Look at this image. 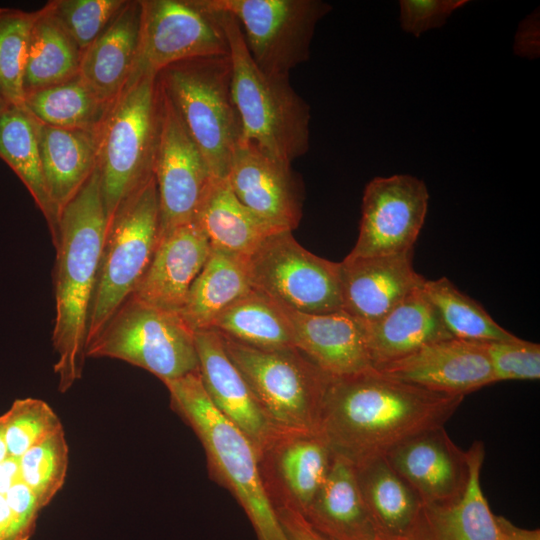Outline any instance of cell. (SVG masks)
Masks as SVG:
<instances>
[{"label":"cell","instance_id":"obj_1","mask_svg":"<svg viewBox=\"0 0 540 540\" xmlns=\"http://www.w3.org/2000/svg\"><path fill=\"white\" fill-rule=\"evenodd\" d=\"M463 396L430 391L371 368L331 377L319 435L333 454L353 465L386 455L423 431L444 426Z\"/></svg>","mask_w":540,"mask_h":540},{"label":"cell","instance_id":"obj_2","mask_svg":"<svg viewBox=\"0 0 540 540\" xmlns=\"http://www.w3.org/2000/svg\"><path fill=\"white\" fill-rule=\"evenodd\" d=\"M106 217L96 170L59 216L54 270L56 315L52 344L58 390L68 391L81 377L88 321L96 286Z\"/></svg>","mask_w":540,"mask_h":540},{"label":"cell","instance_id":"obj_3","mask_svg":"<svg viewBox=\"0 0 540 540\" xmlns=\"http://www.w3.org/2000/svg\"><path fill=\"white\" fill-rule=\"evenodd\" d=\"M163 383L171 408L200 440L209 472L241 505L257 540H289L265 488L255 448L212 404L199 372Z\"/></svg>","mask_w":540,"mask_h":540},{"label":"cell","instance_id":"obj_4","mask_svg":"<svg viewBox=\"0 0 540 540\" xmlns=\"http://www.w3.org/2000/svg\"><path fill=\"white\" fill-rule=\"evenodd\" d=\"M204 11L213 16L228 43L232 96L242 139L288 163L305 155L310 143L308 103L292 88L289 77L269 75L255 64L230 14Z\"/></svg>","mask_w":540,"mask_h":540},{"label":"cell","instance_id":"obj_5","mask_svg":"<svg viewBox=\"0 0 540 540\" xmlns=\"http://www.w3.org/2000/svg\"><path fill=\"white\" fill-rule=\"evenodd\" d=\"M159 133L157 76L126 86L98 134L96 170L106 231L121 205L153 176Z\"/></svg>","mask_w":540,"mask_h":540},{"label":"cell","instance_id":"obj_6","mask_svg":"<svg viewBox=\"0 0 540 540\" xmlns=\"http://www.w3.org/2000/svg\"><path fill=\"white\" fill-rule=\"evenodd\" d=\"M157 81L214 179H226L242 125L231 89L229 56L183 60L163 69Z\"/></svg>","mask_w":540,"mask_h":540},{"label":"cell","instance_id":"obj_7","mask_svg":"<svg viewBox=\"0 0 540 540\" xmlns=\"http://www.w3.org/2000/svg\"><path fill=\"white\" fill-rule=\"evenodd\" d=\"M220 337L226 354L278 434L319 435L331 376L296 348L261 350Z\"/></svg>","mask_w":540,"mask_h":540},{"label":"cell","instance_id":"obj_8","mask_svg":"<svg viewBox=\"0 0 540 540\" xmlns=\"http://www.w3.org/2000/svg\"><path fill=\"white\" fill-rule=\"evenodd\" d=\"M86 357L143 368L162 382L198 371L194 332L178 312L130 295L87 344Z\"/></svg>","mask_w":540,"mask_h":540},{"label":"cell","instance_id":"obj_9","mask_svg":"<svg viewBox=\"0 0 540 540\" xmlns=\"http://www.w3.org/2000/svg\"><path fill=\"white\" fill-rule=\"evenodd\" d=\"M160 239L154 175L118 209L104 239L87 332V344L135 291Z\"/></svg>","mask_w":540,"mask_h":540},{"label":"cell","instance_id":"obj_10","mask_svg":"<svg viewBox=\"0 0 540 540\" xmlns=\"http://www.w3.org/2000/svg\"><path fill=\"white\" fill-rule=\"evenodd\" d=\"M237 22L248 52L265 73L289 77L306 62L317 23L332 6L320 0H190Z\"/></svg>","mask_w":540,"mask_h":540},{"label":"cell","instance_id":"obj_11","mask_svg":"<svg viewBox=\"0 0 540 540\" xmlns=\"http://www.w3.org/2000/svg\"><path fill=\"white\" fill-rule=\"evenodd\" d=\"M249 270L254 288L291 309L309 314L342 310L340 263L311 253L292 231L268 236L249 256Z\"/></svg>","mask_w":540,"mask_h":540},{"label":"cell","instance_id":"obj_12","mask_svg":"<svg viewBox=\"0 0 540 540\" xmlns=\"http://www.w3.org/2000/svg\"><path fill=\"white\" fill-rule=\"evenodd\" d=\"M140 5L138 51L126 86L183 60L228 55L222 28L190 0H140Z\"/></svg>","mask_w":540,"mask_h":540},{"label":"cell","instance_id":"obj_13","mask_svg":"<svg viewBox=\"0 0 540 540\" xmlns=\"http://www.w3.org/2000/svg\"><path fill=\"white\" fill-rule=\"evenodd\" d=\"M158 88L159 133L153 175L159 197L161 237L195 220L214 178L159 84Z\"/></svg>","mask_w":540,"mask_h":540},{"label":"cell","instance_id":"obj_14","mask_svg":"<svg viewBox=\"0 0 540 540\" xmlns=\"http://www.w3.org/2000/svg\"><path fill=\"white\" fill-rule=\"evenodd\" d=\"M429 194L408 174L376 177L365 187L359 234L349 257H374L413 250L424 224Z\"/></svg>","mask_w":540,"mask_h":540},{"label":"cell","instance_id":"obj_15","mask_svg":"<svg viewBox=\"0 0 540 540\" xmlns=\"http://www.w3.org/2000/svg\"><path fill=\"white\" fill-rule=\"evenodd\" d=\"M226 180L236 198L268 224L289 231L298 226L303 187L291 163L241 139L232 154Z\"/></svg>","mask_w":540,"mask_h":540},{"label":"cell","instance_id":"obj_16","mask_svg":"<svg viewBox=\"0 0 540 540\" xmlns=\"http://www.w3.org/2000/svg\"><path fill=\"white\" fill-rule=\"evenodd\" d=\"M466 452L470 477L463 497L449 506L422 505L404 540H540L539 529L520 528L492 512L480 484L483 443L475 441Z\"/></svg>","mask_w":540,"mask_h":540},{"label":"cell","instance_id":"obj_17","mask_svg":"<svg viewBox=\"0 0 540 540\" xmlns=\"http://www.w3.org/2000/svg\"><path fill=\"white\" fill-rule=\"evenodd\" d=\"M380 373L451 396H465L496 383L487 342L451 338L374 367Z\"/></svg>","mask_w":540,"mask_h":540},{"label":"cell","instance_id":"obj_18","mask_svg":"<svg viewBox=\"0 0 540 540\" xmlns=\"http://www.w3.org/2000/svg\"><path fill=\"white\" fill-rule=\"evenodd\" d=\"M385 456L423 505H453L467 489L470 477L467 452L451 440L444 426L410 437Z\"/></svg>","mask_w":540,"mask_h":540},{"label":"cell","instance_id":"obj_19","mask_svg":"<svg viewBox=\"0 0 540 540\" xmlns=\"http://www.w3.org/2000/svg\"><path fill=\"white\" fill-rule=\"evenodd\" d=\"M198 372L215 408L252 443L258 458L280 436L267 420L249 386L225 352L214 330L194 332Z\"/></svg>","mask_w":540,"mask_h":540},{"label":"cell","instance_id":"obj_20","mask_svg":"<svg viewBox=\"0 0 540 540\" xmlns=\"http://www.w3.org/2000/svg\"><path fill=\"white\" fill-rule=\"evenodd\" d=\"M413 250L400 254L349 257L340 263L342 310L363 324L379 320L425 278L412 265Z\"/></svg>","mask_w":540,"mask_h":540},{"label":"cell","instance_id":"obj_21","mask_svg":"<svg viewBox=\"0 0 540 540\" xmlns=\"http://www.w3.org/2000/svg\"><path fill=\"white\" fill-rule=\"evenodd\" d=\"M333 457L320 435H280L259 457L272 504H286L304 514L324 484Z\"/></svg>","mask_w":540,"mask_h":540},{"label":"cell","instance_id":"obj_22","mask_svg":"<svg viewBox=\"0 0 540 540\" xmlns=\"http://www.w3.org/2000/svg\"><path fill=\"white\" fill-rule=\"evenodd\" d=\"M278 303L289 321L295 348L323 372L343 377L373 368L363 324L346 311L309 314Z\"/></svg>","mask_w":540,"mask_h":540},{"label":"cell","instance_id":"obj_23","mask_svg":"<svg viewBox=\"0 0 540 540\" xmlns=\"http://www.w3.org/2000/svg\"><path fill=\"white\" fill-rule=\"evenodd\" d=\"M210 250L208 238L195 220L172 229L160 237L132 295L150 305L179 313Z\"/></svg>","mask_w":540,"mask_h":540},{"label":"cell","instance_id":"obj_24","mask_svg":"<svg viewBox=\"0 0 540 540\" xmlns=\"http://www.w3.org/2000/svg\"><path fill=\"white\" fill-rule=\"evenodd\" d=\"M140 0H127L102 33L82 52L79 76L113 104L132 74L139 45Z\"/></svg>","mask_w":540,"mask_h":540},{"label":"cell","instance_id":"obj_25","mask_svg":"<svg viewBox=\"0 0 540 540\" xmlns=\"http://www.w3.org/2000/svg\"><path fill=\"white\" fill-rule=\"evenodd\" d=\"M363 328L373 368L453 338L421 287L379 320L363 324Z\"/></svg>","mask_w":540,"mask_h":540},{"label":"cell","instance_id":"obj_26","mask_svg":"<svg viewBox=\"0 0 540 540\" xmlns=\"http://www.w3.org/2000/svg\"><path fill=\"white\" fill-rule=\"evenodd\" d=\"M303 515L333 540H382L359 490L354 465L335 454L324 484Z\"/></svg>","mask_w":540,"mask_h":540},{"label":"cell","instance_id":"obj_27","mask_svg":"<svg viewBox=\"0 0 540 540\" xmlns=\"http://www.w3.org/2000/svg\"><path fill=\"white\" fill-rule=\"evenodd\" d=\"M36 129L46 188L60 216L96 167L99 131L59 128L38 121Z\"/></svg>","mask_w":540,"mask_h":540},{"label":"cell","instance_id":"obj_28","mask_svg":"<svg viewBox=\"0 0 540 540\" xmlns=\"http://www.w3.org/2000/svg\"><path fill=\"white\" fill-rule=\"evenodd\" d=\"M364 503L382 540H404L423 503L385 455L354 465Z\"/></svg>","mask_w":540,"mask_h":540},{"label":"cell","instance_id":"obj_29","mask_svg":"<svg viewBox=\"0 0 540 540\" xmlns=\"http://www.w3.org/2000/svg\"><path fill=\"white\" fill-rule=\"evenodd\" d=\"M252 288L249 256L211 249L179 314L193 332L207 330L221 312Z\"/></svg>","mask_w":540,"mask_h":540},{"label":"cell","instance_id":"obj_30","mask_svg":"<svg viewBox=\"0 0 540 540\" xmlns=\"http://www.w3.org/2000/svg\"><path fill=\"white\" fill-rule=\"evenodd\" d=\"M195 221L211 249L250 256L271 234L283 231L245 207L226 179H214L197 211Z\"/></svg>","mask_w":540,"mask_h":540},{"label":"cell","instance_id":"obj_31","mask_svg":"<svg viewBox=\"0 0 540 540\" xmlns=\"http://www.w3.org/2000/svg\"><path fill=\"white\" fill-rule=\"evenodd\" d=\"M0 158L16 173L32 195L56 243L59 212L44 180L35 119L23 105H10L0 117Z\"/></svg>","mask_w":540,"mask_h":540},{"label":"cell","instance_id":"obj_32","mask_svg":"<svg viewBox=\"0 0 540 540\" xmlns=\"http://www.w3.org/2000/svg\"><path fill=\"white\" fill-rule=\"evenodd\" d=\"M209 329L261 350L295 348L289 321L280 304L254 287L221 312Z\"/></svg>","mask_w":540,"mask_h":540},{"label":"cell","instance_id":"obj_33","mask_svg":"<svg viewBox=\"0 0 540 540\" xmlns=\"http://www.w3.org/2000/svg\"><path fill=\"white\" fill-rule=\"evenodd\" d=\"M81 57L78 45L43 6L37 10L28 42L24 95L76 77Z\"/></svg>","mask_w":540,"mask_h":540},{"label":"cell","instance_id":"obj_34","mask_svg":"<svg viewBox=\"0 0 540 540\" xmlns=\"http://www.w3.org/2000/svg\"><path fill=\"white\" fill-rule=\"evenodd\" d=\"M23 106L38 122L98 132L112 106L76 77L25 95Z\"/></svg>","mask_w":540,"mask_h":540},{"label":"cell","instance_id":"obj_35","mask_svg":"<svg viewBox=\"0 0 540 540\" xmlns=\"http://www.w3.org/2000/svg\"><path fill=\"white\" fill-rule=\"evenodd\" d=\"M421 289L453 338L481 342L517 338L495 322L481 304L461 292L448 278L425 280Z\"/></svg>","mask_w":540,"mask_h":540},{"label":"cell","instance_id":"obj_36","mask_svg":"<svg viewBox=\"0 0 540 540\" xmlns=\"http://www.w3.org/2000/svg\"><path fill=\"white\" fill-rule=\"evenodd\" d=\"M36 14L0 7V95L10 105L24 102V69Z\"/></svg>","mask_w":540,"mask_h":540},{"label":"cell","instance_id":"obj_37","mask_svg":"<svg viewBox=\"0 0 540 540\" xmlns=\"http://www.w3.org/2000/svg\"><path fill=\"white\" fill-rule=\"evenodd\" d=\"M68 452L62 428L19 458L20 479L31 490L41 509L51 502L65 482Z\"/></svg>","mask_w":540,"mask_h":540},{"label":"cell","instance_id":"obj_38","mask_svg":"<svg viewBox=\"0 0 540 540\" xmlns=\"http://www.w3.org/2000/svg\"><path fill=\"white\" fill-rule=\"evenodd\" d=\"M1 417L8 457L12 458H20L63 428L54 410L41 399H17Z\"/></svg>","mask_w":540,"mask_h":540},{"label":"cell","instance_id":"obj_39","mask_svg":"<svg viewBox=\"0 0 540 540\" xmlns=\"http://www.w3.org/2000/svg\"><path fill=\"white\" fill-rule=\"evenodd\" d=\"M127 0H53L51 15L83 52L108 26Z\"/></svg>","mask_w":540,"mask_h":540},{"label":"cell","instance_id":"obj_40","mask_svg":"<svg viewBox=\"0 0 540 540\" xmlns=\"http://www.w3.org/2000/svg\"><path fill=\"white\" fill-rule=\"evenodd\" d=\"M487 352L497 382L538 380L540 378V345L516 338L487 342Z\"/></svg>","mask_w":540,"mask_h":540},{"label":"cell","instance_id":"obj_41","mask_svg":"<svg viewBox=\"0 0 540 540\" xmlns=\"http://www.w3.org/2000/svg\"><path fill=\"white\" fill-rule=\"evenodd\" d=\"M466 0H401L400 25L408 33L419 37L427 30L439 28L450 15L465 5Z\"/></svg>","mask_w":540,"mask_h":540},{"label":"cell","instance_id":"obj_42","mask_svg":"<svg viewBox=\"0 0 540 540\" xmlns=\"http://www.w3.org/2000/svg\"><path fill=\"white\" fill-rule=\"evenodd\" d=\"M5 497L24 540H29L35 531L41 510L36 498L21 479L7 490Z\"/></svg>","mask_w":540,"mask_h":540},{"label":"cell","instance_id":"obj_43","mask_svg":"<svg viewBox=\"0 0 540 540\" xmlns=\"http://www.w3.org/2000/svg\"><path fill=\"white\" fill-rule=\"evenodd\" d=\"M273 506L289 540H333L316 530L295 508L279 503Z\"/></svg>","mask_w":540,"mask_h":540},{"label":"cell","instance_id":"obj_44","mask_svg":"<svg viewBox=\"0 0 540 540\" xmlns=\"http://www.w3.org/2000/svg\"><path fill=\"white\" fill-rule=\"evenodd\" d=\"M514 52L531 59L539 56L538 12L532 13L520 23L515 37Z\"/></svg>","mask_w":540,"mask_h":540},{"label":"cell","instance_id":"obj_45","mask_svg":"<svg viewBox=\"0 0 540 540\" xmlns=\"http://www.w3.org/2000/svg\"><path fill=\"white\" fill-rule=\"evenodd\" d=\"M19 479V458L7 457L0 463V493L5 494Z\"/></svg>","mask_w":540,"mask_h":540},{"label":"cell","instance_id":"obj_46","mask_svg":"<svg viewBox=\"0 0 540 540\" xmlns=\"http://www.w3.org/2000/svg\"><path fill=\"white\" fill-rule=\"evenodd\" d=\"M8 457L7 446L5 441V432L2 417L0 416V463Z\"/></svg>","mask_w":540,"mask_h":540},{"label":"cell","instance_id":"obj_47","mask_svg":"<svg viewBox=\"0 0 540 540\" xmlns=\"http://www.w3.org/2000/svg\"><path fill=\"white\" fill-rule=\"evenodd\" d=\"M10 104L0 95V117L6 111Z\"/></svg>","mask_w":540,"mask_h":540}]
</instances>
